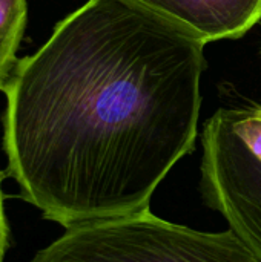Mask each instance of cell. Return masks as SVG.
Returning <instances> with one entry per match:
<instances>
[{"mask_svg":"<svg viewBox=\"0 0 261 262\" xmlns=\"http://www.w3.org/2000/svg\"><path fill=\"white\" fill-rule=\"evenodd\" d=\"M200 193L261 261V160L217 111L202 132Z\"/></svg>","mask_w":261,"mask_h":262,"instance_id":"cell-3","label":"cell"},{"mask_svg":"<svg viewBox=\"0 0 261 262\" xmlns=\"http://www.w3.org/2000/svg\"><path fill=\"white\" fill-rule=\"evenodd\" d=\"M29 262H261L228 227L197 230L155 215L95 220L66 227Z\"/></svg>","mask_w":261,"mask_h":262,"instance_id":"cell-2","label":"cell"},{"mask_svg":"<svg viewBox=\"0 0 261 262\" xmlns=\"http://www.w3.org/2000/svg\"><path fill=\"white\" fill-rule=\"evenodd\" d=\"M189 31L205 45L243 37L261 20V0H131Z\"/></svg>","mask_w":261,"mask_h":262,"instance_id":"cell-4","label":"cell"},{"mask_svg":"<svg viewBox=\"0 0 261 262\" xmlns=\"http://www.w3.org/2000/svg\"><path fill=\"white\" fill-rule=\"evenodd\" d=\"M9 247V224L5 212V200L2 192V173H0V262H3Z\"/></svg>","mask_w":261,"mask_h":262,"instance_id":"cell-7","label":"cell"},{"mask_svg":"<svg viewBox=\"0 0 261 262\" xmlns=\"http://www.w3.org/2000/svg\"><path fill=\"white\" fill-rule=\"evenodd\" d=\"M234 130L261 160V117L255 109H229Z\"/></svg>","mask_w":261,"mask_h":262,"instance_id":"cell-6","label":"cell"},{"mask_svg":"<svg viewBox=\"0 0 261 262\" xmlns=\"http://www.w3.org/2000/svg\"><path fill=\"white\" fill-rule=\"evenodd\" d=\"M26 0H0V91L18 63L17 49L26 26Z\"/></svg>","mask_w":261,"mask_h":262,"instance_id":"cell-5","label":"cell"},{"mask_svg":"<svg viewBox=\"0 0 261 262\" xmlns=\"http://www.w3.org/2000/svg\"><path fill=\"white\" fill-rule=\"evenodd\" d=\"M254 109H255V112H257V114L261 117V106L260 107H254Z\"/></svg>","mask_w":261,"mask_h":262,"instance_id":"cell-8","label":"cell"},{"mask_svg":"<svg viewBox=\"0 0 261 262\" xmlns=\"http://www.w3.org/2000/svg\"><path fill=\"white\" fill-rule=\"evenodd\" d=\"M205 43L131 0H88L18 60L3 150L20 196L62 227L151 209L194 152Z\"/></svg>","mask_w":261,"mask_h":262,"instance_id":"cell-1","label":"cell"}]
</instances>
